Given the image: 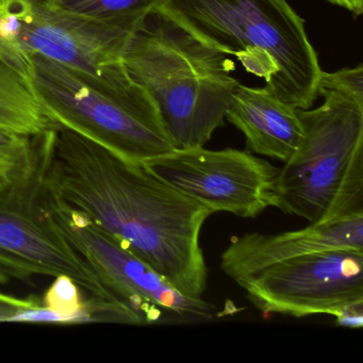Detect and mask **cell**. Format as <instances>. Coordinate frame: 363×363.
Returning a JSON list of instances; mask_svg holds the SVG:
<instances>
[{
    "label": "cell",
    "instance_id": "7c38bea8",
    "mask_svg": "<svg viewBox=\"0 0 363 363\" xmlns=\"http://www.w3.org/2000/svg\"><path fill=\"white\" fill-rule=\"evenodd\" d=\"M226 118L244 133L252 152L281 162L292 156L303 139L298 109L267 88L238 84L229 99Z\"/></svg>",
    "mask_w": 363,
    "mask_h": 363
},
{
    "label": "cell",
    "instance_id": "8fae6325",
    "mask_svg": "<svg viewBox=\"0 0 363 363\" xmlns=\"http://www.w3.org/2000/svg\"><path fill=\"white\" fill-rule=\"evenodd\" d=\"M363 252V216L309 224L277 235L250 233L235 238L220 256V269L235 282L281 261L325 250Z\"/></svg>",
    "mask_w": 363,
    "mask_h": 363
},
{
    "label": "cell",
    "instance_id": "52a82bcc",
    "mask_svg": "<svg viewBox=\"0 0 363 363\" xmlns=\"http://www.w3.org/2000/svg\"><path fill=\"white\" fill-rule=\"evenodd\" d=\"M44 206L69 243L94 269L101 284L141 313L147 323L157 318L160 310L205 320L213 318L214 306L203 298H192L176 290L118 240L82 212L55 197L48 186L44 193Z\"/></svg>",
    "mask_w": 363,
    "mask_h": 363
},
{
    "label": "cell",
    "instance_id": "277c9868",
    "mask_svg": "<svg viewBox=\"0 0 363 363\" xmlns=\"http://www.w3.org/2000/svg\"><path fill=\"white\" fill-rule=\"evenodd\" d=\"M28 78L56 126L126 160L143 164L175 148L154 99L125 67L97 77L33 55Z\"/></svg>",
    "mask_w": 363,
    "mask_h": 363
},
{
    "label": "cell",
    "instance_id": "5b68a950",
    "mask_svg": "<svg viewBox=\"0 0 363 363\" xmlns=\"http://www.w3.org/2000/svg\"><path fill=\"white\" fill-rule=\"evenodd\" d=\"M315 109H298L303 139L279 169L274 207L325 224L363 216V105L320 91Z\"/></svg>",
    "mask_w": 363,
    "mask_h": 363
},
{
    "label": "cell",
    "instance_id": "ffe728a7",
    "mask_svg": "<svg viewBox=\"0 0 363 363\" xmlns=\"http://www.w3.org/2000/svg\"><path fill=\"white\" fill-rule=\"evenodd\" d=\"M328 1L333 5L348 10L354 16H361L363 11V0H328Z\"/></svg>",
    "mask_w": 363,
    "mask_h": 363
},
{
    "label": "cell",
    "instance_id": "9c48e42d",
    "mask_svg": "<svg viewBox=\"0 0 363 363\" xmlns=\"http://www.w3.org/2000/svg\"><path fill=\"white\" fill-rule=\"evenodd\" d=\"M264 313L335 315L363 301V252L325 250L281 261L237 282Z\"/></svg>",
    "mask_w": 363,
    "mask_h": 363
},
{
    "label": "cell",
    "instance_id": "6da1fadb",
    "mask_svg": "<svg viewBox=\"0 0 363 363\" xmlns=\"http://www.w3.org/2000/svg\"><path fill=\"white\" fill-rule=\"evenodd\" d=\"M48 191L90 218L160 274L176 290L203 298L208 267L201 233L212 210L141 163L56 126Z\"/></svg>",
    "mask_w": 363,
    "mask_h": 363
},
{
    "label": "cell",
    "instance_id": "3957f363",
    "mask_svg": "<svg viewBox=\"0 0 363 363\" xmlns=\"http://www.w3.org/2000/svg\"><path fill=\"white\" fill-rule=\"evenodd\" d=\"M159 8L235 56L280 101L297 109L313 105L322 69L305 21L286 0H161Z\"/></svg>",
    "mask_w": 363,
    "mask_h": 363
},
{
    "label": "cell",
    "instance_id": "4fadbf2b",
    "mask_svg": "<svg viewBox=\"0 0 363 363\" xmlns=\"http://www.w3.org/2000/svg\"><path fill=\"white\" fill-rule=\"evenodd\" d=\"M0 128L40 135L56 128L35 96L28 76L0 57Z\"/></svg>",
    "mask_w": 363,
    "mask_h": 363
},
{
    "label": "cell",
    "instance_id": "30bf717a",
    "mask_svg": "<svg viewBox=\"0 0 363 363\" xmlns=\"http://www.w3.org/2000/svg\"><path fill=\"white\" fill-rule=\"evenodd\" d=\"M140 25L88 18L43 0L25 31V50L29 57L40 55L90 75L108 76L125 67L123 55Z\"/></svg>",
    "mask_w": 363,
    "mask_h": 363
},
{
    "label": "cell",
    "instance_id": "8992f818",
    "mask_svg": "<svg viewBox=\"0 0 363 363\" xmlns=\"http://www.w3.org/2000/svg\"><path fill=\"white\" fill-rule=\"evenodd\" d=\"M55 129L48 133L35 169L23 179L0 188V284L27 281L35 276L65 275L94 301L127 305L101 284L94 269L69 243L44 206Z\"/></svg>",
    "mask_w": 363,
    "mask_h": 363
},
{
    "label": "cell",
    "instance_id": "7a4b0ae2",
    "mask_svg": "<svg viewBox=\"0 0 363 363\" xmlns=\"http://www.w3.org/2000/svg\"><path fill=\"white\" fill-rule=\"evenodd\" d=\"M123 63L150 95L174 147H201L224 125L239 82L229 55L157 7L133 33Z\"/></svg>",
    "mask_w": 363,
    "mask_h": 363
},
{
    "label": "cell",
    "instance_id": "5bb4252c",
    "mask_svg": "<svg viewBox=\"0 0 363 363\" xmlns=\"http://www.w3.org/2000/svg\"><path fill=\"white\" fill-rule=\"evenodd\" d=\"M43 0H0V57L29 75L30 57L24 46L25 31Z\"/></svg>",
    "mask_w": 363,
    "mask_h": 363
},
{
    "label": "cell",
    "instance_id": "ac0fdd59",
    "mask_svg": "<svg viewBox=\"0 0 363 363\" xmlns=\"http://www.w3.org/2000/svg\"><path fill=\"white\" fill-rule=\"evenodd\" d=\"M41 303L37 298H18L0 293V323H16V318L23 311Z\"/></svg>",
    "mask_w": 363,
    "mask_h": 363
},
{
    "label": "cell",
    "instance_id": "2e32d148",
    "mask_svg": "<svg viewBox=\"0 0 363 363\" xmlns=\"http://www.w3.org/2000/svg\"><path fill=\"white\" fill-rule=\"evenodd\" d=\"M65 11L105 22L140 25L161 0H50Z\"/></svg>",
    "mask_w": 363,
    "mask_h": 363
},
{
    "label": "cell",
    "instance_id": "d6986e66",
    "mask_svg": "<svg viewBox=\"0 0 363 363\" xmlns=\"http://www.w3.org/2000/svg\"><path fill=\"white\" fill-rule=\"evenodd\" d=\"M333 316L340 326L347 327L350 329L362 328L363 301L346 306Z\"/></svg>",
    "mask_w": 363,
    "mask_h": 363
},
{
    "label": "cell",
    "instance_id": "9a60e30c",
    "mask_svg": "<svg viewBox=\"0 0 363 363\" xmlns=\"http://www.w3.org/2000/svg\"><path fill=\"white\" fill-rule=\"evenodd\" d=\"M48 133L25 135L0 128V188L23 179L35 169Z\"/></svg>",
    "mask_w": 363,
    "mask_h": 363
},
{
    "label": "cell",
    "instance_id": "ba28073f",
    "mask_svg": "<svg viewBox=\"0 0 363 363\" xmlns=\"http://www.w3.org/2000/svg\"><path fill=\"white\" fill-rule=\"evenodd\" d=\"M143 165L213 213L255 218L275 203L279 169L244 150L174 148Z\"/></svg>",
    "mask_w": 363,
    "mask_h": 363
},
{
    "label": "cell",
    "instance_id": "e0dca14e",
    "mask_svg": "<svg viewBox=\"0 0 363 363\" xmlns=\"http://www.w3.org/2000/svg\"><path fill=\"white\" fill-rule=\"evenodd\" d=\"M318 93L320 91H335L356 103L363 105V67L357 65L352 69H343L335 73L322 71L318 80Z\"/></svg>",
    "mask_w": 363,
    "mask_h": 363
}]
</instances>
